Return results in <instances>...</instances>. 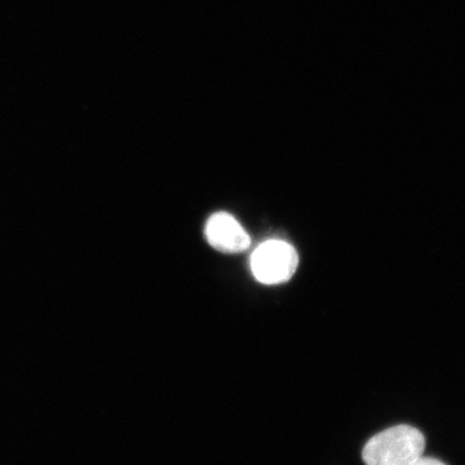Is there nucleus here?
<instances>
[{
	"mask_svg": "<svg viewBox=\"0 0 465 465\" xmlns=\"http://www.w3.org/2000/svg\"><path fill=\"white\" fill-rule=\"evenodd\" d=\"M425 437L411 425L401 424L375 434L363 449L366 465H412L424 457Z\"/></svg>",
	"mask_w": 465,
	"mask_h": 465,
	"instance_id": "obj_1",
	"label": "nucleus"
},
{
	"mask_svg": "<svg viewBox=\"0 0 465 465\" xmlns=\"http://www.w3.org/2000/svg\"><path fill=\"white\" fill-rule=\"evenodd\" d=\"M298 265V252L284 241H266L251 256V271L256 280L264 284L287 282L295 274Z\"/></svg>",
	"mask_w": 465,
	"mask_h": 465,
	"instance_id": "obj_2",
	"label": "nucleus"
},
{
	"mask_svg": "<svg viewBox=\"0 0 465 465\" xmlns=\"http://www.w3.org/2000/svg\"><path fill=\"white\" fill-rule=\"evenodd\" d=\"M207 242L213 249L224 253H240L249 249L250 235L234 216L217 213L208 219L204 228Z\"/></svg>",
	"mask_w": 465,
	"mask_h": 465,
	"instance_id": "obj_3",
	"label": "nucleus"
},
{
	"mask_svg": "<svg viewBox=\"0 0 465 465\" xmlns=\"http://www.w3.org/2000/svg\"><path fill=\"white\" fill-rule=\"evenodd\" d=\"M412 465H446V464L442 463V461L437 460V459L421 457L420 459H419L418 461H416L415 464H412Z\"/></svg>",
	"mask_w": 465,
	"mask_h": 465,
	"instance_id": "obj_4",
	"label": "nucleus"
}]
</instances>
